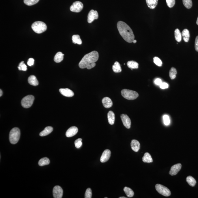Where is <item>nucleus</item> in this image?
Here are the masks:
<instances>
[{"instance_id": "1", "label": "nucleus", "mask_w": 198, "mask_h": 198, "mask_svg": "<svg viewBox=\"0 0 198 198\" xmlns=\"http://www.w3.org/2000/svg\"><path fill=\"white\" fill-rule=\"evenodd\" d=\"M117 28L119 33L125 41L129 43L133 42L135 36L132 29L126 23L123 21H119Z\"/></svg>"}, {"instance_id": "2", "label": "nucleus", "mask_w": 198, "mask_h": 198, "mask_svg": "<svg viewBox=\"0 0 198 198\" xmlns=\"http://www.w3.org/2000/svg\"><path fill=\"white\" fill-rule=\"evenodd\" d=\"M98 58V52L96 51H91L84 56L80 62L79 66L81 69L86 68L89 65L97 62Z\"/></svg>"}, {"instance_id": "3", "label": "nucleus", "mask_w": 198, "mask_h": 198, "mask_svg": "<svg viewBox=\"0 0 198 198\" xmlns=\"http://www.w3.org/2000/svg\"><path fill=\"white\" fill-rule=\"evenodd\" d=\"M20 137L19 129L15 127L11 130L9 134V140L12 144H15L18 142Z\"/></svg>"}, {"instance_id": "4", "label": "nucleus", "mask_w": 198, "mask_h": 198, "mask_svg": "<svg viewBox=\"0 0 198 198\" xmlns=\"http://www.w3.org/2000/svg\"><path fill=\"white\" fill-rule=\"evenodd\" d=\"M32 28L35 32L37 33H43L46 30V25L42 21H36L32 25Z\"/></svg>"}, {"instance_id": "5", "label": "nucleus", "mask_w": 198, "mask_h": 198, "mask_svg": "<svg viewBox=\"0 0 198 198\" xmlns=\"http://www.w3.org/2000/svg\"><path fill=\"white\" fill-rule=\"evenodd\" d=\"M121 94L124 98L130 100H135L139 96V94L137 92L128 89L122 90Z\"/></svg>"}, {"instance_id": "6", "label": "nucleus", "mask_w": 198, "mask_h": 198, "mask_svg": "<svg viewBox=\"0 0 198 198\" xmlns=\"http://www.w3.org/2000/svg\"><path fill=\"white\" fill-rule=\"evenodd\" d=\"M34 99V97L32 95L26 96L21 100L22 106L25 108H29L33 104Z\"/></svg>"}, {"instance_id": "7", "label": "nucleus", "mask_w": 198, "mask_h": 198, "mask_svg": "<svg viewBox=\"0 0 198 198\" xmlns=\"http://www.w3.org/2000/svg\"><path fill=\"white\" fill-rule=\"evenodd\" d=\"M155 188L158 193L164 196L168 197L170 196L171 195V191L169 188L162 184H156Z\"/></svg>"}, {"instance_id": "8", "label": "nucleus", "mask_w": 198, "mask_h": 198, "mask_svg": "<svg viewBox=\"0 0 198 198\" xmlns=\"http://www.w3.org/2000/svg\"><path fill=\"white\" fill-rule=\"evenodd\" d=\"M83 8V5L82 2L80 1H76L73 3L70 6V9L71 12L79 13L82 10Z\"/></svg>"}, {"instance_id": "9", "label": "nucleus", "mask_w": 198, "mask_h": 198, "mask_svg": "<svg viewBox=\"0 0 198 198\" xmlns=\"http://www.w3.org/2000/svg\"><path fill=\"white\" fill-rule=\"evenodd\" d=\"M63 194L62 188L59 186H56L53 189V195L55 198H61Z\"/></svg>"}, {"instance_id": "10", "label": "nucleus", "mask_w": 198, "mask_h": 198, "mask_svg": "<svg viewBox=\"0 0 198 198\" xmlns=\"http://www.w3.org/2000/svg\"><path fill=\"white\" fill-rule=\"evenodd\" d=\"M98 14L97 11L91 10L88 15L87 21L89 23H91L95 20L98 18Z\"/></svg>"}, {"instance_id": "11", "label": "nucleus", "mask_w": 198, "mask_h": 198, "mask_svg": "<svg viewBox=\"0 0 198 198\" xmlns=\"http://www.w3.org/2000/svg\"><path fill=\"white\" fill-rule=\"evenodd\" d=\"M120 117L124 126L127 129H130L131 127V120L129 117L125 114H122L121 115Z\"/></svg>"}, {"instance_id": "12", "label": "nucleus", "mask_w": 198, "mask_h": 198, "mask_svg": "<svg viewBox=\"0 0 198 198\" xmlns=\"http://www.w3.org/2000/svg\"><path fill=\"white\" fill-rule=\"evenodd\" d=\"M182 168L181 164L178 163L173 165L171 168L169 174L171 176L175 175L181 170Z\"/></svg>"}, {"instance_id": "13", "label": "nucleus", "mask_w": 198, "mask_h": 198, "mask_svg": "<svg viewBox=\"0 0 198 198\" xmlns=\"http://www.w3.org/2000/svg\"><path fill=\"white\" fill-rule=\"evenodd\" d=\"M111 155V151L109 150H104L100 158V161L101 162H105L108 161Z\"/></svg>"}, {"instance_id": "14", "label": "nucleus", "mask_w": 198, "mask_h": 198, "mask_svg": "<svg viewBox=\"0 0 198 198\" xmlns=\"http://www.w3.org/2000/svg\"><path fill=\"white\" fill-rule=\"evenodd\" d=\"M78 129L77 127L72 126L69 128L66 132V136L67 137H71L78 133Z\"/></svg>"}, {"instance_id": "15", "label": "nucleus", "mask_w": 198, "mask_h": 198, "mask_svg": "<svg viewBox=\"0 0 198 198\" xmlns=\"http://www.w3.org/2000/svg\"><path fill=\"white\" fill-rule=\"evenodd\" d=\"M59 92L62 95L65 97H71L74 95L73 91L68 89H59Z\"/></svg>"}, {"instance_id": "16", "label": "nucleus", "mask_w": 198, "mask_h": 198, "mask_svg": "<svg viewBox=\"0 0 198 198\" xmlns=\"http://www.w3.org/2000/svg\"><path fill=\"white\" fill-rule=\"evenodd\" d=\"M102 102L103 106L105 108H110L113 105V102L111 99L109 97H104L103 98Z\"/></svg>"}, {"instance_id": "17", "label": "nucleus", "mask_w": 198, "mask_h": 198, "mask_svg": "<svg viewBox=\"0 0 198 198\" xmlns=\"http://www.w3.org/2000/svg\"><path fill=\"white\" fill-rule=\"evenodd\" d=\"M131 149L134 152H138L140 148V144L138 141L133 139L131 141Z\"/></svg>"}, {"instance_id": "18", "label": "nucleus", "mask_w": 198, "mask_h": 198, "mask_svg": "<svg viewBox=\"0 0 198 198\" xmlns=\"http://www.w3.org/2000/svg\"><path fill=\"white\" fill-rule=\"evenodd\" d=\"M28 82L30 85L33 86H37L39 85V82L37 78L34 75H31L28 78Z\"/></svg>"}, {"instance_id": "19", "label": "nucleus", "mask_w": 198, "mask_h": 198, "mask_svg": "<svg viewBox=\"0 0 198 198\" xmlns=\"http://www.w3.org/2000/svg\"><path fill=\"white\" fill-rule=\"evenodd\" d=\"M53 130V129L52 127L51 126L46 127L40 133L39 135L41 137L47 136L52 132Z\"/></svg>"}, {"instance_id": "20", "label": "nucleus", "mask_w": 198, "mask_h": 198, "mask_svg": "<svg viewBox=\"0 0 198 198\" xmlns=\"http://www.w3.org/2000/svg\"><path fill=\"white\" fill-rule=\"evenodd\" d=\"M148 7L150 9H154L158 4V0H146Z\"/></svg>"}, {"instance_id": "21", "label": "nucleus", "mask_w": 198, "mask_h": 198, "mask_svg": "<svg viewBox=\"0 0 198 198\" xmlns=\"http://www.w3.org/2000/svg\"><path fill=\"white\" fill-rule=\"evenodd\" d=\"M108 122L111 125L114 124L115 121V115L112 111H109L108 113Z\"/></svg>"}, {"instance_id": "22", "label": "nucleus", "mask_w": 198, "mask_h": 198, "mask_svg": "<svg viewBox=\"0 0 198 198\" xmlns=\"http://www.w3.org/2000/svg\"><path fill=\"white\" fill-rule=\"evenodd\" d=\"M182 36L184 41L186 42H188L189 41L190 35L189 31L188 29H185L182 31Z\"/></svg>"}, {"instance_id": "23", "label": "nucleus", "mask_w": 198, "mask_h": 198, "mask_svg": "<svg viewBox=\"0 0 198 198\" xmlns=\"http://www.w3.org/2000/svg\"><path fill=\"white\" fill-rule=\"evenodd\" d=\"M142 161L144 162L150 163L153 162V160L150 154L149 153L146 152L142 157Z\"/></svg>"}, {"instance_id": "24", "label": "nucleus", "mask_w": 198, "mask_h": 198, "mask_svg": "<svg viewBox=\"0 0 198 198\" xmlns=\"http://www.w3.org/2000/svg\"><path fill=\"white\" fill-rule=\"evenodd\" d=\"M63 56L64 55L62 52H58L55 55L54 57V61L56 63H59L63 60Z\"/></svg>"}, {"instance_id": "25", "label": "nucleus", "mask_w": 198, "mask_h": 198, "mask_svg": "<svg viewBox=\"0 0 198 198\" xmlns=\"http://www.w3.org/2000/svg\"><path fill=\"white\" fill-rule=\"evenodd\" d=\"M127 65L129 68L132 69H138L139 64L138 62L133 61H129L127 63Z\"/></svg>"}, {"instance_id": "26", "label": "nucleus", "mask_w": 198, "mask_h": 198, "mask_svg": "<svg viewBox=\"0 0 198 198\" xmlns=\"http://www.w3.org/2000/svg\"><path fill=\"white\" fill-rule=\"evenodd\" d=\"M112 69L115 73H120L122 70L120 63L117 61L115 62L114 64L112 66Z\"/></svg>"}, {"instance_id": "27", "label": "nucleus", "mask_w": 198, "mask_h": 198, "mask_svg": "<svg viewBox=\"0 0 198 198\" xmlns=\"http://www.w3.org/2000/svg\"><path fill=\"white\" fill-rule=\"evenodd\" d=\"M124 191L126 195L128 197H132L134 196V193L133 191L131 188L128 187H125L124 188Z\"/></svg>"}, {"instance_id": "28", "label": "nucleus", "mask_w": 198, "mask_h": 198, "mask_svg": "<svg viewBox=\"0 0 198 198\" xmlns=\"http://www.w3.org/2000/svg\"><path fill=\"white\" fill-rule=\"evenodd\" d=\"M73 43L74 44L81 45L82 44V41L79 35H74L72 37Z\"/></svg>"}, {"instance_id": "29", "label": "nucleus", "mask_w": 198, "mask_h": 198, "mask_svg": "<svg viewBox=\"0 0 198 198\" xmlns=\"http://www.w3.org/2000/svg\"><path fill=\"white\" fill-rule=\"evenodd\" d=\"M186 181L188 184L192 187L195 186L196 184V181L195 178L191 176L186 178Z\"/></svg>"}, {"instance_id": "30", "label": "nucleus", "mask_w": 198, "mask_h": 198, "mask_svg": "<svg viewBox=\"0 0 198 198\" xmlns=\"http://www.w3.org/2000/svg\"><path fill=\"white\" fill-rule=\"evenodd\" d=\"M50 161L49 159L47 157H44L42 158L39 161L38 165L39 166H43L45 165H49L50 164Z\"/></svg>"}, {"instance_id": "31", "label": "nucleus", "mask_w": 198, "mask_h": 198, "mask_svg": "<svg viewBox=\"0 0 198 198\" xmlns=\"http://www.w3.org/2000/svg\"><path fill=\"white\" fill-rule=\"evenodd\" d=\"M174 33L175 40L178 42H181L182 40V34L180 30L178 29L175 30Z\"/></svg>"}, {"instance_id": "32", "label": "nucleus", "mask_w": 198, "mask_h": 198, "mask_svg": "<svg viewBox=\"0 0 198 198\" xmlns=\"http://www.w3.org/2000/svg\"><path fill=\"white\" fill-rule=\"evenodd\" d=\"M177 74V71L176 69L174 67L171 68L169 72V75L171 79L173 80L176 78Z\"/></svg>"}, {"instance_id": "33", "label": "nucleus", "mask_w": 198, "mask_h": 198, "mask_svg": "<svg viewBox=\"0 0 198 198\" xmlns=\"http://www.w3.org/2000/svg\"><path fill=\"white\" fill-rule=\"evenodd\" d=\"M184 6L187 9H190L192 6V0H182Z\"/></svg>"}, {"instance_id": "34", "label": "nucleus", "mask_w": 198, "mask_h": 198, "mask_svg": "<svg viewBox=\"0 0 198 198\" xmlns=\"http://www.w3.org/2000/svg\"><path fill=\"white\" fill-rule=\"evenodd\" d=\"M39 0H24V3L28 6H32L37 3Z\"/></svg>"}, {"instance_id": "35", "label": "nucleus", "mask_w": 198, "mask_h": 198, "mask_svg": "<svg viewBox=\"0 0 198 198\" xmlns=\"http://www.w3.org/2000/svg\"><path fill=\"white\" fill-rule=\"evenodd\" d=\"M18 68L20 70H23V71H26L27 70L26 65L24 63V61L20 62Z\"/></svg>"}, {"instance_id": "36", "label": "nucleus", "mask_w": 198, "mask_h": 198, "mask_svg": "<svg viewBox=\"0 0 198 198\" xmlns=\"http://www.w3.org/2000/svg\"><path fill=\"white\" fill-rule=\"evenodd\" d=\"M154 63L157 66H161L162 65V61L158 57H154Z\"/></svg>"}, {"instance_id": "37", "label": "nucleus", "mask_w": 198, "mask_h": 198, "mask_svg": "<svg viewBox=\"0 0 198 198\" xmlns=\"http://www.w3.org/2000/svg\"><path fill=\"white\" fill-rule=\"evenodd\" d=\"M74 144L77 148H80L82 145V139L81 138H79L76 139L74 142Z\"/></svg>"}, {"instance_id": "38", "label": "nucleus", "mask_w": 198, "mask_h": 198, "mask_svg": "<svg viewBox=\"0 0 198 198\" xmlns=\"http://www.w3.org/2000/svg\"><path fill=\"white\" fill-rule=\"evenodd\" d=\"M164 123L166 126L169 125L170 123V119L167 115H165L163 117Z\"/></svg>"}, {"instance_id": "39", "label": "nucleus", "mask_w": 198, "mask_h": 198, "mask_svg": "<svg viewBox=\"0 0 198 198\" xmlns=\"http://www.w3.org/2000/svg\"><path fill=\"white\" fill-rule=\"evenodd\" d=\"M92 190L90 188H88L85 191V198H91L92 197Z\"/></svg>"}, {"instance_id": "40", "label": "nucleus", "mask_w": 198, "mask_h": 198, "mask_svg": "<svg viewBox=\"0 0 198 198\" xmlns=\"http://www.w3.org/2000/svg\"><path fill=\"white\" fill-rule=\"evenodd\" d=\"M167 4L169 7L173 8L175 3V0H166Z\"/></svg>"}, {"instance_id": "41", "label": "nucleus", "mask_w": 198, "mask_h": 198, "mask_svg": "<svg viewBox=\"0 0 198 198\" xmlns=\"http://www.w3.org/2000/svg\"><path fill=\"white\" fill-rule=\"evenodd\" d=\"M160 87L161 89H166L169 87V85L166 83H162L160 85Z\"/></svg>"}, {"instance_id": "42", "label": "nucleus", "mask_w": 198, "mask_h": 198, "mask_svg": "<svg viewBox=\"0 0 198 198\" xmlns=\"http://www.w3.org/2000/svg\"><path fill=\"white\" fill-rule=\"evenodd\" d=\"M34 62V59L33 58H30L28 60L27 64L29 66H32L33 65Z\"/></svg>"}, {"instance_id": "43", "label": "nucleus", "mask_w": 198, "mask_h": 198, "mask_svg": "<svg viewBox=\"0 0 198 198\" xmlns=\"http://www.w3.org/2000/svg\"><path fill=\"white\" fill-rule=\"evenodd\" d=\"M154 82L156 85H160L162 83V81L159 78H157L156 79L155 81H154Z\"/></svg>"}, {"instance_id": "44", "label": "nucleus", "mask_w": 198, "mask_h": 198, "mask_svg": "<svg viewBox=\"0 0 198 198\" xmlns=\"http://www.w3.org/2000/svg\"><path fill=\"white\" fill-rule=\"evenodd\" d=\"M195 48L196 51L198 52V36H197L195 39Z\"/></svg>"}, {"instance_id": "45", "label": "nucleus", "mask_w": 198, "mask_h": 198, "mask_svg": "<svg viewBox=\"0 0 198 198\" xmlns=\"http://www.w3.org/2000/svg\"><path fill=\"white\" fill-rule=\"evenodd\" d=\"M96 66V62H94L93 63H91V64H89V66H87L86 68L88 69V70H90L92 68H94L95 66Z\"/></svg>"}, {"instance_id": "46", "label": "nucleus", "mask_w": 198, "mask_h": 198, "mask_svg": "<svg viewBox=\"0 0 198 198\" xmlns=\"http://www.w3.org/2000/svg\"><path fill=\"white\" fill-rule=\"evenodd\" d=\"M3 92L2 91L1 89H0V97H1L2 96Z\"/></svg>"}, {"instance_id": "47", "label": "nucleus", "mask_w": 198, "mask_h": 198, "mask_svg": "<svg viewBox=\"0 0 198 198\" xmlns=\"http://www.w3.org/2000/svg\"><path fill=\"white\" fill-rule=\"evenodd\" d=\"M137 40L134 39V40H133V43H137Z\"/></svg>"}, {"instance_id": "48", "label": "nucleus", "mask_w": 198, "mask_h": 198, "mask_svg": "<svg viewBox=\"0 0 198 198\" xmlns=\"http://www.w3.org/2000/svg\"><path fill=\"white\" fill-rule=\"evenodd\" d=\"M196 24H197V25H198V17L197 18V20Z\"/></svg>"}, {"instance_id": "49", "label": "nucleus", "mask_w": 198, "mask_h": 198, "mask_svg": "<svg viewBox=\"0 0 198 198\" xmlns=\"http://www.w3.org/2000/svg\"><path fill=\"white\" fill-rule=\"evenodd\" d=\"M119 198H126V197H120Z\"/></svg>"}]
</instances>
